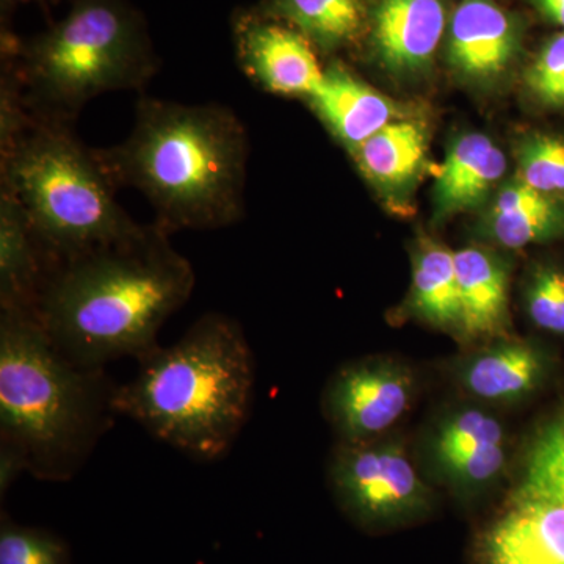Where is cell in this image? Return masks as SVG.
<instances>
[{
	"label": "cell",
	"instance_id": "6da1fadb",
	"mask_svg": "<svg viewBox=\"0 0 564 564\" xmlns=\"http://www.w3.org/2000/svg\"><path fill=\"white\" fill-rule=\"evenodd\" d=\"M191 261L158 225L52 267L36 317L70 362L96 369L147 358L162 326L191 299Z\"/></svg>",
	"mask_w": 564,
	"mask_h": 564
},
{
	"label": "cell",
	"instance_id": "7a4b0ae2",
	"mask_svg": "<svg viewBox=\"0 0 564 564\" xmlns=\"http://www.w3.org/2000/svg\"><path fill=\"white\" fill-rule=\"evenodd\" d=\"M95 151L115 187L147 196L169 236L243 218L248 135L228 107L140 96L128 139Z\"/></svg>",
	"mask_w": 564,
	"mask_h": 564
},
{
	"label": "cell",
	"instance_id": "3957f363",
	"mask_svg": "<svg viewBox=\"0 0 564 564\" xmlns=\"http://www.w3.org/2000/svg\"><path fill=\"white\" fill-rule=\"evenodd\" d=\"M118 384L57 350L36 315L0 311V492L68 481L118 417Z\"/></svg>",
	"mask_w": 564,
	"mask_h": 564
},
{
	"label": "cell",
	"instance_id": "277c9868",
	"mask_svg": "<svg viewBox=\"0 0 564 564\" xmlns=\"http://www.w3.org/2000/svg\"><path fill=\"white\" fill-rule=\"evenodd\" d=\"M139 362L135 378L118 386V415L198 462L228 455L247 425L254 391L242 326L228 315H203L176 343L159 345Z\"/></svg>",
	"mask_w": 564,
	"mask_h": 564
},
{
	"label": "cell",
	"instance_id": "5b68a950",
	"mask_svg": "<svg viewBox=\"0 0 564 564\" xmlns=\"http://www.w3.org/2000/svg\"><path fill=\"white\" fill-rule=\"evenodd\" d=\"M0 188L21 204L51 265L132 236L141 228L73 122L32 117L0 150Z\"/></svg>",
	"mask_w": 564,
	"mask_h": 564
},
{
	"label": "cell",
	"instance_id": "8992f818",
	"mask_svg": "<svg viewBox=\"0 0 564 564\" xmlns=\"http://www.w3.org/2000/svg\"><path fill=\"white\" fill-rule=\"evenodd\" d=\"M32 117L74 122L111 91L144 90L158 73L143 22L122 0H76L69 13L7 52Z\"/></svg>",
	"mask_w": 564,
	"mask_h": 564
},
{
	"label": "cell",
	"instance_id": "52a82bcc",
	"mask_svg": "<svg viewBox=\"0 0 564 564\" xmlns=\"http://www.w3.org/2000/svg\"><path fill=\"white\" fill-rule=\"evenodd\" d=\"M329 480L345 513L370 529L406 524L433 507L432 489L399 441L340 443Z\"/></svg>",
	"mask_w": 564,
	"mask_h": 564
},
{
	"label": "cell",
	"instance_id": "ba28073f",
	"mask_svg": "<svg viewBox=\"0 0 564 564\" xmlns=\"http://www.w3.org/2000/svg\"><path fill=\"white\" fill-rule=\"evenodd\" d=\"M415 377L391 358H367L344 366L325 389L323 411L343 443L377 440L410 410Z\"/></svg>",
	"mask_w": 564,
	"mask_h": 564
},
{
	"label": "cell",
	"instance_id": "9c48e42d",
	"mask_svg": "<svg viewBox=\"0 0 564 564\" xmlns=\"http://www.w3.org/2000/svg\"><path fill=\"white\" fill-rule=\"evenodd\" d=\"M234 40L245 76L263 91L307 99L323 79L314 44L284 22L243 11L234 22Z\"/></svg>",
	"mask_w": 564,
	"mask_h": 564
},
{
	"label": "cell",
	"instance_id": "30bf717a",
	"mask_svg": "<svg viewBox=\"0 0 564 564\" xmlns=\"http://www.w3.org/2000/svg\"><path fill=\"white\" fill-rule=\"evenodd\" d=\"M524 35V21L496 0H462L448 20L445 55L462 79L486 84L514 65Z\"/></svg>",
	"mask_w": 564,
	"mask_h": 564
},
{
	"label": "cell",
	"instance_id": "8fae6325",
	"mask_svg": "<svg viewBox=\"0 0 564 564\" xmlns=\"http://www.w3.org/2000/svg\"><path fill=\"white\" fill-rule=\"evenodd\" d=\"M448 20L445 0H373L367 25L375 58L393 76L425 73Z\"/></svg>",
	"mask_w": 564,
	"mask_h": 564
},
{
	"label": "cell",
	"instance_id": "7c38bea8",
	"mask_svg": "<svg viewBox=\"0 0 564 564\" xmlns=\"http://www.w3.org/2000/svg\"><path fill=\"white\" fill-rule=\"evenodd\" d=\"M484 564H564V503L510 502L478 543Z\"/></svg>",
	"mask_w": 564,
	"mask_h": 564
},
{
	"label": "cell",
	"instance_id": "4fadbf2b",
	"mask_svg": "<svg viewBox=\"0 0 564 564\" xmlns=\"http://www.w3.org/2000/svg\"><path fill=\"white\" fill-rule=\"evenodd\" d=\"M551 359L543 347L508 340L474 352L458 367L459 383L475 399L511 404L529 399L544 384Z\"/></svg>",
	"mask_w": 564,
	"mask_h": 564
},
{
	"label": "cell",
	"instance_id": "5bb4252c",
	"mask_svg": "<svg viewBox=\"0 0 564 564\" xmlns=\"http://www.w3.org/2000/svg\"><path fill=\"white\" fill-rule=\"evenodd\" d=\"M462 302V333L466 340L508 339L510 329V263L480 247L455 251Z\"/></svg>",
	"mask_w": 564,
	"mask_h": 564
},
{
	"label": "cell",
	"instance_id": "9a60e30c",
	"mask_svg": "<svg viewBox=\"0 0 564 564\" xmlns=\"http://www.w3.org/2000/svg\"><path fill=\"white\" fill-rule=\"evenodd\" d=\"M51 269L21 204L0 188V311L36 315Z\"/></svg>",
	"mask_w": 564,
	"mask_h": 564
},
{
	"label": "cell",
	"instance_id": "2e32d148",
	"mask_svg": "<svg viewBox=\"0 0 564 564\" xmlns=\"http://www.w3.org/2000/svg\"><path fill=\"white\" fill-rule=\"evenodd\" d=\"M306 101L348 151L395 121L393 104L337 63L325 68Z\"/></svg>",
	"mask_w": 564,
	"mask_h": 564
},
{
	"label": "cell",
	"instance_id": "e0dca14e",
	"mask_svg": "<svg viewBox=\"0 0 564 564\" xmlns=\"http://www.w3.org/2000/svg\"><path fill=\"white\" fill-rule=\"evenodd\" d=\"M507 172L503 151L485 133H463L448 148L434 184V214L448 218L491 196Z\"/></svg>",
	"mask_w": 564,
	"mask_h": 564
},
{
	"label": "cell",
	"instance_id": "ac0fdd59",
	"mask_svg": "<svg viewBox=\"0 0 564 564\" xmlns=\"http://www.w3.org/2000/svg\"><path fill=\"white\" fill-rule=\"evenodd\" d=\"M480 226L488 242L507 250L555 242L564 239V199L516 177L494 195Z\"/></svg>",
	"mask_w": 564,
	"mask_h": 564
},
{
	"label": "cell",
	"instance_id": "d6986e66",
	"mask_svg": "<svg viewBox=\"0 0 564 564\" xmlns=\"http://www.w3.org/2000/svg\"><path fill=\"white\" fill-rule=\"evenodd\" d=\"M406 314L433 328L462 333V302L455 251L422 237L413 258V284Z\"/></svg>",
	"mask_w": 564,
	"mask_h": 564
},
{
	"label": "cell",
	"instance_id": "ffe728a7",
	"mask_svg": "<svg viewBox=\"0 0 564 564\" xmlns=\"http://www.w3.org/2000/svg\"><path fill=\"white\" fill-rule=\"evenodd\" d=\"M370 0H265L254 13L303 33L315 50L334 52L351 44L369 24Z\"/></svg>",
	"mask_w": 564,
	"mask_h": 564
},
{
	"label": "cell",
	"instance_id": "44dd1931",
	"mask_svg": "<svg viewBox=\"0 0 564 564\" xmlns=\"http://www.w3.org/2000/svg\"><path fill=\"white\" fill-rule=\"evenodd\" d=\"M429 133L422 122L395 120L350 151L359 170L375 187L402 191L425 163Z\"/></svg>",
	"mask_w": 564,
	"mask_h": 564
},
{
	"label": "cell",
	"instance_id": "7402d4cb",
	"mask_svg": "<svg viewBox=\"0 0 564 564\" xmlns=\"http://www.w3.org/2000/svg\"><path fill=\"white\" fill-rule=\"evenodd\" d=\"M522 500L564 503V411L534 434L521 480L510 496V502Z\"/></svg>",
	"mask_w": 564,
	"mask_h": 564
},
{
	"label": "cell",
	"instance_id": "603a6c76",
	"mask_svg": "<svg viewBox=\"0 0 564 564\" xmlns=\"http://www.w3.org/2000/svg\"><path fill=\"white\" fill-rule=\"evenodd\" d=\"M500 443H505V430L499 419L480 408H463L437 425L430 454L436 467L481 445Z\"/></svg>",
	"mask_w": 564,
	"mask_h": 564
},
{
	"label": "cell",
	"instance_id": "cb8c5ba5",
	"mask_svg": "<svg viewBox=\"0 0 564 564\" xmlns=\"http://www.w3.org/2000/svg\"><path fill=\"white\" fill-rule=\"evenodd\" d=\"M519 180L534 191L564 199V137L532 132L516 148Z\"/></svg>",
	"mask_w": 564,
	"mask_h": 564
},
{
	"label": "cell",
	"instance_id": "d4e9b609",
	"mask_svg": "<svg viewBox=\"0 0 564 564\" xmlns=\"http://www.w3.org/2000/svg\"><path fill=\"white\" fill-rule=\"evenodd\" d=\"M527 315L536 328L564 336V267L536 263L524 288Z\"/></svg>",
	"mask_w": 564,
	"mask_h": 564
},
{
	"label": "cell",
	"instance_id": "484cf974",
	"mask_svg": "<svg viewBox=\"0 0 564 564\" xmlns=\"http://www.w3.org/2000/svg\"><path fill=\"white\" fill-rule=\"evenodd\" d=\"M0 564H70L69 549L57 534L14 524L3 514L0 524Z\"/></svg>",
	"mask_w": 564,
	"mask_h": 564
},
{
	"label": "cell",
	"instance_id": "4316f807",
	"mask_svg": "<svg viewBox=\"0 0 564 564\" xmlns=\"http://www.w3.org/2000/svg\"><path fill=\"white\" fill-rule=\"evenodd\" d=\"M530 96L545 109H564V32L545 41L525 69Z\"/></svg>",
	"mask_w": 564,
	"mask_h": 564
},
{
	"label": "cell",
	"instance_id": "83f0119b",
	"mask_svg": "<svg viewBox=\"0 0 564 564\" xmlns=\"http://www.w3.org/2000/svg\"><path fill=\"white\" fill-rule=\"evenodd\" d=\"M507 466V447L505 443L481 445L466 454L455 456L440 466L437 473L456 489L486 488L502 475Z\"/></svg>",
	"mask_w": 564,
	"mask_h": 564
},
{
	"label": "cell",
	"instance_id": "f1b7e54d",
	"mask_svg": "<svg viewBox=\"0 0 564 564\" xmlns=\"http://www.w3.org/2000/svg\"><path fill=\"white\" fill-rule=\"evenodd\" d=\"M541 18L564 32V0H529Z\"/></svg>",
	"mask_w": 564,
	"mask_h": 564
},
{
	"label": "cell",
	"instance_id": "f546056e",
	"mask_svg": "<svg viewBox=\"0 0 564 564\" xmlns=\"http://www.w3.org/2000/svg\"><path fill=\"white\" fill-rule=\"evenodd\" d=\"M3 3H24V2H32V0H2Z\"/></svg>",
	"mask_w": 564,
	"mask_h": 564
}]
</instances>
